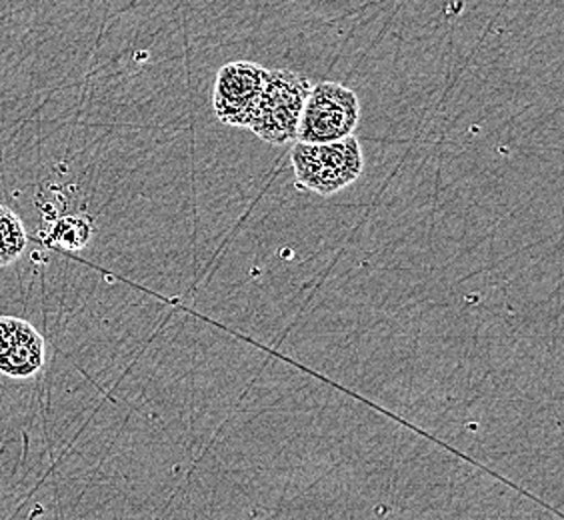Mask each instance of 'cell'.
<instances>
[{
    "mask_svg": "<svg viewBox=\"0 0 564 520\" xmlns=\"http://www.w3.org/2000/svg\"><path fill=\"white\" fill-rule=\"evenodd\" d=\"M43 367V335L22 318L0 316V375L33 379Z\"/></svg>",
    "mask_w": 564,
    "mask_h": 520,
    "instance_id": "5b68a950",
    "label": "cell"
},
{
    "mask_svg": "<svg viewBox=\"0 0 564 520\" xmlns=\"http://www.w3.org/2000/svg\"><path fill=\"white\" fill-rule=\"evenodd\" d=\"M267 68L257 63H228L220 66L213 88V109L218 120L227 127L247 129L250 112L254 109Z\"/></svg>",
    "mask_w": 564,
    "mask_h": 520,
    "instance_id": "277c9868",
    "label": "cell"
},
{
    "mask_svg": "<svg viewBox=\"0 0 564 520\" xmlns=\"http://www.w3.org/2000/svg\"><path fill=\"white\" fill-rule=\"evenodd\" d=\"M311 80L293 71H267L261 95L250 112L247 129L269 144L296 141L304 100L311 93Z\"/></svg>",
    "mask_w": 564,
    "mask_h": 520,
    "instance_id": "7a4b0ae2",
    "label": "cell"
},
{
    "mask_svg": "<svg viewBox=\"0 0 564 520\" xmlns=\"http://www.w3.org/2000/svg\"><path fill=\"white\" fill-rule=\"evenodd\" d=\"M360 120L357 93L340 83L325 80L311 87L304 100L296 141L311 144L337 142L352 137Z\"/></svg>",
    "mask_w": 564,
    "mask_h": 520,
    "instance_id": "3957f363",
    "label": "cell"
},
{
    "mask_svg": "<svg viewBox=\"0 0 564 520\" xmlns=\"http://www.w3.org/2000/svg\"><path fill=\"white\" fill-rule=\"evenodd\" d=\"M26 242L29 237L21 218L9 206L0 205V269L21 259Z\"/></svg>",
    "mask_w": 564,
    "mask_h": 520,
    "instance_id": "8992f818",
    "label": "cell"
},
{
    "mask_svg": "<svg viewBox=\"0 0 564 520\" xmlns=\"http://www.w3.org/2000/svg\"><path fill=\"white\" fill-rule=\"evenodd\" d=\"M90 237H93V225L88 218L65 217L61 218L51 230L48 245L68 252H76L87 247Z\"/></svg>",
    "mask_w": 564,
    "mask_h": 520,
    "instance_id": "52a82bcc",
    "label": "cell"
},
{
    "mask_svg": "<svg viewBox=\"0 0 564 520\" xmlns=\"http://www.w3.org/2000/svg\"><path fill=\"white\" fill-rule=\"evenodd\" d=\"M291 164L299 191L333 196L360 178L365 154L355 134L325 144L294 141Z\"/></svg>",
    "mask_w": 564,
    "mask_h": 520,
    "instance_id": "6da1fadb",
    "label": "cell"
}]
</instances>
